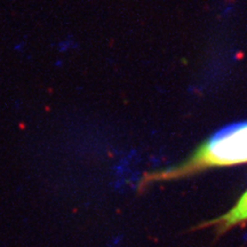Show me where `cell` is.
<instances>
[{"label": "cell", "instance_id": "obj_2", "mask_svg": "<svg viewBox=\"0 0 247 247\" xmlns=\"http://www.w3.org/2000/svg\"><path fill=\"white\" fill-rule=\"evenodd\" d=\"M247 222V191L237 202L235 207H232L228 213L220 216L212 222H208L207 225L214 227L219 232L227 231L232 227Z\"/></svg>", "mask_w": 247, "mask_h": 247}, {"label": "cell", "instance_id": "obj_1", "mask_svg": "<svg viewBox=\"0 0 247 247\" xmlns=\"http://www.w3.org/2000/svg\"><path fill=\"white\" fill-rule=\"evenodd\" d=\"M247 162V121L233 124L204 142L179 165L146 173L142 184L176 180L213 167Z\"/></svg>", "mask_w": 247, "mask_h": 247}]
</instances>
